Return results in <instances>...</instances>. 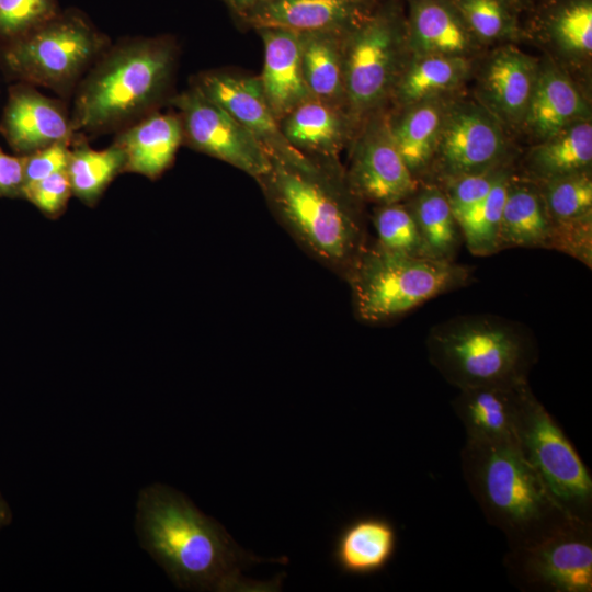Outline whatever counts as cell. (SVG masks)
I'll return each instance as SVG.
<instances>
[{"mask_svg": "<svg viewBox=\"0 0 592 592\" xmlns=\"http://www.w3.org/2000/svg\"><path fill=\"white\" fill-rule=\"evenodd\" d=\"M24 156L8 155L0 149V198L22 197Z\"/></svg>", "mask_w": 592, "mask_h": 592, "instance_id": "obj_42", "label": "cell"}, {"mask_svg": "<svg viewBox=\"0 0 592 592\" xmlns=\"http://www.w3.org/2000/svg\"><path fill=\"white\" fill-rule=\"evenodd\" d=\"M462 7L469 25L479 36L493 38L502 32L504 16L497 0H465Z\"/></svg>", "mask_w": 592, "mask_h": 592, "instance_id": "obj_41", "label": "cell"}, {"mask_svg": "<svg viewBox=\"0 0 592 592\" xmlns=\"http://www.w3.org/2000/svg\"><path fill=\"white\" fill-rule=\"evenodd\" d=\"M59 11L57 0H0V46L35 30Z\"/></svg>", "mask_w": 592, "mask_h": 592, "instance_id": "obj_35", "label": "cell"}, {"mask_svg": "<svg viewBox=\"0 0 592 592\" xmlns=\"http://www.w3.org/2000/svg\"><path fill=\"white\" fill-rule=\"evenodd\" d=\"M0 132L20 156L56 143L72 144L79 136L72 128L70 112L61 101L22 82L9 89Z\"/></svg>", "mask_w": 592, "mask_h": 592, "instance_id": "obj_15", "label": "cell"}, {"mask_svg": "<svg viewBox=\"0 0 592 592\" xmlns=\"http://www.w3.org/2000/svg\"><path fill=\"white\" fill-rule=\"evenodd\" d=\"M542 196L553 224L592 219V180L588 171L545 181Z\"/></svg>", "mask_w": 592, "mask_h": 592, "instance_id": "obj_33", "label": "cell"}, {"mask_svg": "<svg viewBox=\"0 0 592 592\" xmlns=\"http://www.w3.org/2000/svg\"><path fill=\"white\" fill-rule=\"evenodd\" d=\"M411 210L428 257L454 261L462 232L444 191L428 186L417 193Z\"/></svg>", "mask_w": 592, "mask_h": 592, "instance_id": "obj_28", "label": "cell"}, {"mask_svg": "<svg viewBox=\"0 0 592 592\" xmlns=\"http://www.w3.org/2000/svg\"><path fill=\"white\" fill-rule=\"evenodd\" d=\"M443 118L437 104L423 102L408 111L396 124H389L392 141L413 174L433 158Z\"/></svg>", "mask_w": 592, "mask_h": 592, "instance_id": "obj_29", "label": "cell"}, {"mask_svg": "<svg viewBox=\"0 0 592 592\" xmlns=\"http://www.w3.org/2000/svg\"><path fill=\"white\" fill-rule=\"evenodd\" d=\"M413 48L422 56H457L468 47V36L444 7L429 2L417 8L413 20Z\"/></svg>", "mask_w": 592, "mask_h": 592, "instance_id": "obj_31", "label": "cell"}, {"mask_svg": "<svg viewBox=\"0 0 592 592\" xmlns=\"http://www.w3.org/2000/svg\"><path fill=\"white\" fill-rule=\"evenodd\" d=\"M373 224L380 247L408 255L428 257L415 219L401 203L379 205ZM430 258V257H429Z\"/></svg>", "mask_w": 592, "mask_h": 592, "instance_id": "obj_34", "label": "cell"}, {"mask_svg": "<svg viewBox=\"0 0 592 592\" xmlns=\"http://www.w3.org/2000/svg\"><path fill=\"white\" fill-rule=\"evenodd\" d=\"M585 111L583 100L561 73L548 69L536 78L525 114L532 129L544 139L557 134Z\"/></svg>", "mask_w": 592, "mask_h": 592, "instance_id": "obj_25", "label": "cell"}, {"mask_svg": "<svg viewBox=\"0 0 592 592\" xmlns=\"http://www.w3.org/2000/svg\"><path fill=\"white\" fill-rule=\"evenodd\" d=\"M192 84L237 119L271 159L288 163H304L311 159L292 146L284 136L259 77L214 69L195 76Z\"/></svg>", "mask_w": 592, "mask_h": 592, "instance_id": "obj_12", "label": "cell"}, {"mask_svg": "<svg viewBox=\"0 0 592 592\" xmlns=\"http://www.w3.org/2000/svg\"><path fill=\"white\" fill-rule=\"evenodd\" d=\"M557 34L562 45L573 52L592 50V7L590 3L574 4L558 19Z\"/></svg>", "mask_w": 592, "mask_h": 592, "instance_id": "obj_38", "label": "cell"}, {"mask_svg": "<svg viewBox=\"0 0 592 592\" xmlns=\"http://www.w3.org/2000/svg\"><path fill=\"white\" fill-rule=\"evenodd\" d=\"M71 195L67 171L25 184L22 189V198L49 218L58 217L66 209Z\"/></svg>", "mask_w": 592, "mask_h": 592, "instance_id": "obj_37", "label": "cell"}, {"mask_svg": "<svg viewBox=\"0 0 592 592\" xmlns=\"http://www.w3.org/2000/svg\"><path fill=\"white\" fill-rule=\"evenodd\" d=\"M169 102L180 118L183 144L243 171L255 181L269 171L271 160L259 141L196 86L191 83Z\"/></svg>", "mask_w": 592, "mask_h": 592, "instance_id": "obj_10", "label": "cell"}, {"mask_svg": "<svg viewBox=\"0 0 592 592\" xmlns=\"http://www.w3.org/2000/svg\"><path fill=\"white\" fill-rule=\"evenodd\" d=\"M527 386L528 380L459 389L452 407L467 440L516 441L515 418Z\"/></svg>", "mask_w": 592, "mask_h": 592, "instance_id": "obj_17", "label": "cell"}, {"mask_svg": "<svg viewBox=\"0 0 592 592\" xmlns=\"http://www.w3.org/2000/svg\"><path fill=\"white\" fill-rule=\"evenodd\" d=\"M470 277V269L455 261L408 255L375 243L367 244L345 280L356 317L382 323L465 286Z\"/></svg>", "mask_w": 592, "mask_h": 592, "instance_id": "obj_6", "label": "cell"}, {"mask_svg": "<svg viewBox=\"0 0 592 592\" xmlns=\"http://www.w3.org/2000/svg\"><path fill=\"white\" fill-rule=\"evenodd\" d=\"M346 182L360 201L379 205L412 196L418 181L397 150L386 122L367 126L356 143Z\"/></svg>", "mask_w": 592, "mask_h": 592, "instance_id": "obj_13", "label": "cell"}, {"mask_svg": "<svg viewBox=\"0 0 592 592\" xmlns=\"http://www.w3.org/2000/svg\"><path fill=\"white\" fill-rule=\"evenodd\" d=\"M11 517V510L0 492V530L10 523Z\"/></svg>", "mask_w": 592, "mask_h": 592, "instance_id": "obj_44", "label": "cell"}, {"mask_svg": "<svg viewBox=\"0 0 592 592\" xmlns=\"http://www.w3.org/2000/svg\"><path fill=\"white\" fill-rule=\"evenodd\" d=\"M220 1H223L234 13H236V15L241 16L269 0H220Z\"/></svg>", "mask_w": 592, "mask_h": 592, "instance_id": "obj_43", "label": "cell"}, {"mask_svg": "<svg viewBox=\"0 0 592 592\" xmlns=\"http://www.w3.org/2000/svg\"><path fill=\"white\" fill-rule=\"evenodd\" d=\"M270 160L257 182L272 213L306 253L345 278L367 242L361 201L339 162Z\"/></svg>", "mask_w": 592, "mask_h": 592, "instance_id": "obj_1", "label": "cell"}, {"mask_svg": "<svg viewBox=\"0 0 592 592\" xmlns=\"http://www.w3.org/2000/svg\"><path fill=\"white\" fill-rule=\"evenodd\" d=\"M125 156L116 144L104 149H93L84 137L71 145L67 174L72 195L88 206H93L111 182L124 172Z\"/></svg>", "mask_w": 592, "mask_h": 592, "instance_id": "obj_27", "label": "cell"}, {"mask_svg": "<svg viewBox=\"0 0 592 592\" xmlns=\"http://www.w3.org/2000/svg\"><path fill=\"white\" fill-rule=\"evenodd\" d=\"M258 32L264 45V64L259 78L269 106L280 122L312 98L303 73L300 35L280 29Z\"/></svg>", "mask_w": 592, "mask_h": 592, "instance_id": "obj_18", "label": "cell"}, {"mask_svg": "<svg viewBox=\"0 0 592 592\" xmlns=\"http://www.w3.org/2000/svg\"><path fill=\"white\" fill-rule=\"evenodd\" d=\"M509 181L510 175L503 170L489 194L458 223L474 255L486 257L500 251L499 232Z\"/></svg>", "mask_w": 592, "mask_h": 592, "instance_id": "obj_32", "label": "cell"}, {"mask_svg": "<svg viewBox=\"0 0 592 592\" xmlns=\"http://www.w3.org/2000/svg\"><path fill=\"white\" fill-rule=\"evenodd\" d=\"M550 249L568 253L591 267L592 219L574 223H551Z\"/></svg>", "mask_w": 592, "mask_h": 592, "instance_id": "obj_39", "label": "cell"}, {"mask_svg": "<svg viewBox=\"0 0 592 592\" xmlns=\"http://www.w3.org/2000/svg\"><path fill=\"white\" fill-rule=\"evenodd\" d=\"M253 29L348 33L364 19L358 0H269L239 16Z\"/></svg>", "mask_w": 592, "mask_h": 592, "instance_id": "obj_16", "label": "cell"}, {"mask_svg": "<svg viewBox=\"0 0 592 592\" xmlns=\"http://www.w3.org/2000/svg\"><path fill=\"white\" fill-rule=\"evenodd\" d=\"M505 144L498 124L475 106H462L443 118L436 168L445 181L498 169Z\"/></svg>", "mask_w": 592, "mask_h": 592, "instance_id": "obj_14", "label": "cell"}, {"mask_svg": "<svg viewBox=\"0 0 592 592\" xmlns=\"http://www.w3.org/2000/svg\"><path fill=\"white\" fill-rule=\"evenodd\" d=\"M519 448L556 503L573 520L592 524V477L562 429L525 388L515 418Z\"/></svg>", "mask_w": 592, "mask_h": 592, "instance_id": "obj_8", "label": "cell"}, {"mask_svg": "<svg viewBox=\"0 0 592 592\" xmlns=\"http://www.w3.org/2000/svg\"><path fill=\"white\" fill-rule=\"evenodd\" d=\"M138 528L146 549L181 588L225 592L278 585L242 577L244 568L262 559L243 550L223 525L167 486L141 492Z\"/></svg>", "mask_w": 592, "mask_h": 592, "instance_id": "obj_2", "label": "cell"}, {"mask_svg": "<svg viewBox=\"0 0 592 592\" xmlns=\"http://www.w3.org/2000/svg\"><path fill=\"white\" fill-rule=\"evenodd\" d=\"M503 169L477 174H466L446 181L445 196L459 223L490 192Z\"/></svg>", "mask_w": 592, "mask_h": 592, "instance_id": "obj_36", "label": "cell"}, {"mask_svg": "<svg viewBox=\"0 0 592 592\" xmlns=\"http://www.w3.org/2000/svg\"><path fill=\"white\" fill-rule=\"evenodd\" d=\"M551 221L542 193L510 178L502 210L499 248H547Z\"/></svg>", "mask_w": 592, "mask_h": 592, "instance_id": "obj_22", "label": "cell"}, {"mask_svg": "<svg viewBox=\"0 0 592 592\" xmlns=\"http://www.w3.org/2000/svg\"><path fill=\"white\" fill-rule=\"evenodd\" d=\"M110 44L83 13L71 9L1 45L0 61L19 82L68 98Z\"/></svg>", "mask_w": 592, "mask_h": 592, "instance_id": "obj_7", "label": "cell"}, {"mask_svg": "<svg viewBox=\"0 0 592 592\" xmlns=\"http://www.w3.org/2000/svg\"><path fill=\"white\" fill-rule=\"evenodd\" d=\"M460 464L470 493L487 522L504 534L510 549L582 523L556 503L516 441L466 439Z\"/></svg>", "mask_w": 592, "mask_h": 592, "instance_id": "obj_4", "label": "cell"}, {"mask_svg": "<svg viewBox=\"0 0 592 592\" xmlns=\"http://www.w3.org/2000/svg\"><path fill=\"white\" fill-rule=\"evenodd\" d=\"M178 47L171 37L135 36L110 44L73 92L75 133L119 132L168 98Z\"/></svg>", "mask_w": 592, "mask_h": 592, "instance_id": "obj_3", "label": "cell"}, {"mask_svg": "<svg viewBox=\"0 0 592 592\" xmlns=\"http://www.w3.org/2000/svg\"><path fill=\"white\" fill-rule=\"evenodd\" d=\"M396 547L397 532L392 523L382 516L365 515L341 528L334 540L332 559L343 573L368 576L389 563Z\"/></svg>", "mask_w": 592, "mask_h": 592, "instance_id": "obj_21", "label": "cell"}, {"mask_svg": "<svg viewBox=\"0 0 592 592\" xmlns=\"http://www.w3.org/2000/svg\"><path fill=\"white\" fill-rule=\"evenodd\" d=\"M592 161V126L573 122L546 138L530 155V169L540 180L588 171Z\"/></svg>", "mask_w": 592, "mask_h": 592, "instance_id": "obj_26", "label": "cell"}, {"mask_svg": "<svg viewBox=\"0 0 592 592\" xmlns=\"http://www.w3.org/2000/svg\"><path fill=\"white\" fill-rule=\"evenodd\" d=\"M350 117L338 106L311 98L280 121L292 146L320 161L338 162L350 133Z\"/></svg>", "mask_w": 592, "mask_h": 592, "instance_id": "obj_20", "label": "cell"}, {"mask_svg": "<svg viewBox=\"0 0 592 592\" xmlns=\"http://www.w3.org/2000/svg\"><path fill=\"white\" fill-rule=\"evenodd\" d=\"M398 33L382 16L364 19L343 39L345 111L352 119L378 106L397 82Z\"/></svg>", "mask_w": 592, "mask_h": 592, "instance_id": "obj_11", "label": "cell"}, {"mask_svg": "<svg viewBox=\"0 0 592 592\" xmlns=\"http://www.w3.org/2000/svg\"><path fill=\"white\" fill-rule=\"evenodd\" d=\"M466 71L467 64L458 56H422L397 80V96L403 104L419 103L458 84Z\"/></svg>", "mask_w": 592, "mask_h": 592, "instance_id": "obj_30", "label": "cell"}, {"mask_svg": "<svg viewBox=\"0 0 592 592\" xmlns=\"http://www.w3.org/2000/svg\"><path fill=\"white\" fill-rule=\"evenodd\" d=\"M537 75L533 62L521 52L505 48L490 60L485 90L493 107L508 119L525 117Z\"/></svg>", "mask_w": 592, "mask_h": 592, "instance_id": "obj_24", "label": "cell"}, {"mask_svg": "<svg viewBox=\"0 0 592 592\" xmlns=\"http://www.w3.org/2000/svg\"><path fill=\"white\" fill-rule=\"evenodd\" d=\"M503 565L522 591L591 592L592 524L574 523L534 545L509 548Z\"/></svg>", "mask_w": 592, "mask_h": 592, "instance_id": "obj_9", "label": "cell"}, {"mask_svg": "<svg viewBox=\"0 0 592 592\" xmlns=\"http://www.w3.org/2000/svg\"><path fill=\"white\" fill-rule=\"evenodd\" d=\"M345 34L331 32L299 34L303 73L311 96L344 111L343 39Z\"/></svg>", "mask_w": 592, "mask_h": 592, "instance_id": "obj_23", "label": "cell"}, {"mask_svg": "<svg viewBox=\"0 0 592 592\" xmlns=\"http://www.w3.org/2000/svg\"><path fill=\"white\" fill-rule=\"evenodd\" d=\"M113 143L124 152V172L156 180L183 144L181 122L175 112L155 111L117 132Z\"/></svg>", "mask_w": 592, "mask_h": 592, "instance_id": "obj_19", "label": "cell"}, {"mask_svg": "<svg viewBox=\"0 0 592 592\" xmlns=\"http://www.w3.org/2000/svg\"><path fill=\"white\" fill-rule=\"evenodd\" d=\"M430 363L458 390L527 380L538 358L532 332L492 315L454 317L426 338Z\"/></svg>", "mask_w": 592, "mask_h": 592, "instance_id": "obj_5", "label": "cell"}, {"mask_svg": "<svg viewBox=\"0 0 592 592\" xmlns=\"http://www.w3.org/2000/svg\"><path fill=\"white\" fill-rule=\"evenodd\" d=\"M71 145L56 143L24 156V185L67 171Z\"/></svg>", "mask_w": 592, "mask_h": 592, "instance_id": "obj_40", "label": "cell"}]
</instances>
